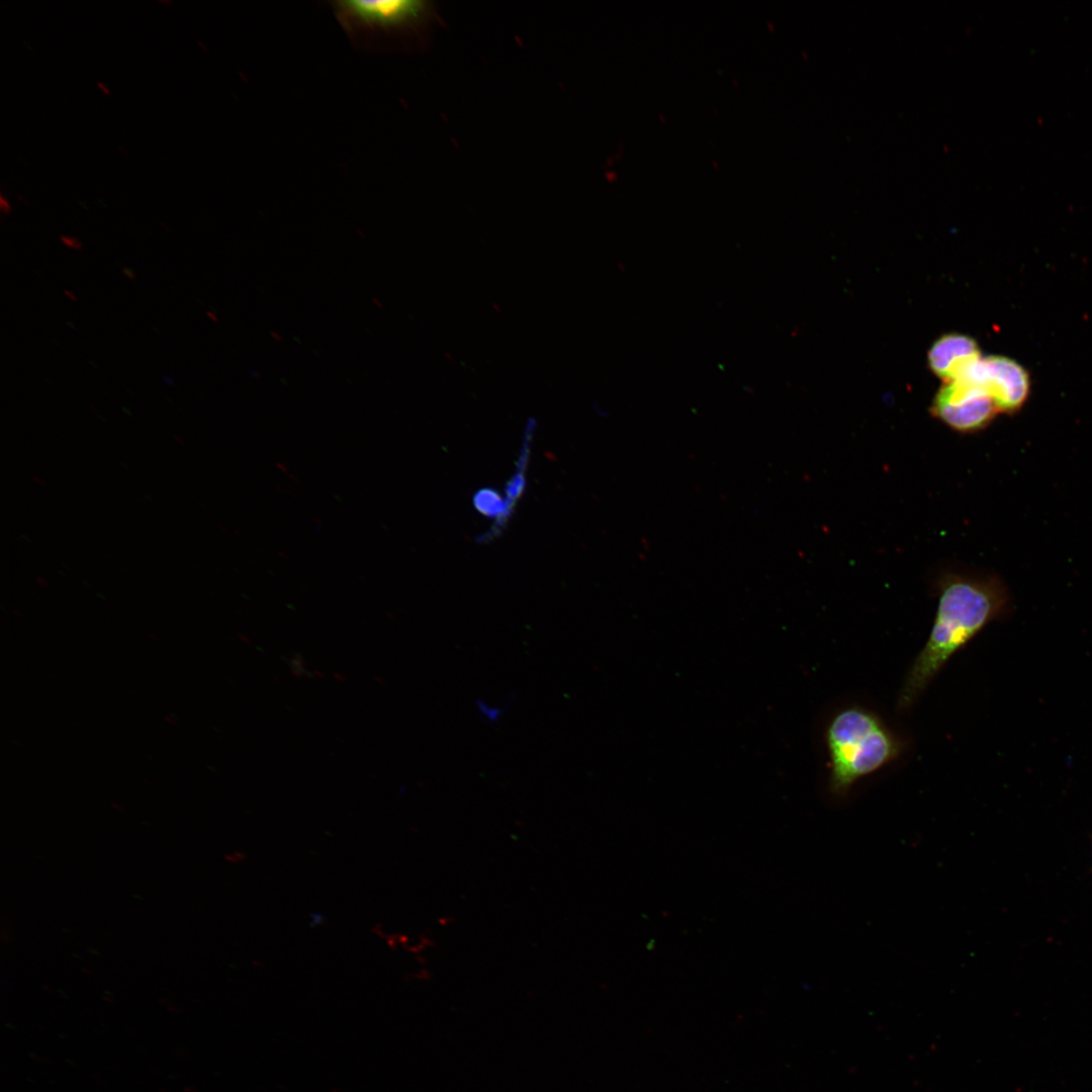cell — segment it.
Segmentation results:
<instances>
[{
	"mask_svg": "<svg viewBox=\"0 0 1092 1092\" xmlns=\"http://www.w3.org/2000/svg\"><path fill=\"white\" fill-rule=\"evenodd\" d=\"M936 590L933 625L900 691V710L909 709L949 658L1010 608L1009 592L994 574L946 571Z\"/></svg>",
	"mask_w": 1092,
	"mask_h": 1092,
	"instance_id": "obj_1",
	"label": "cell"
},
{
	"mask_svg": "<svg viewBox=\"0 0 1092 1092\" xmlns=\"http://www.w3.org/2000/svg\"><path fill=\"white\" fill-rule=\"evenodd\" d=\"M825 741L829 756L828 788L844 798L856 782L898 759L904 742L876 713L860 706L838 711L829 721Z\"/></svg>",
	"mask_w": 1092,
	"mask_h": 1092,
	"instance_id": "obj_2",
	"label": "cell"
},
{
	"mask_svg": "<svg viewBox=\"0 0 1092 1092\" xmlns=\"http://www.w3.org/2000/svg\"><path fill=\"white\" fill-rule=\"evenodd\" d=\"M930 412L960 433L986 428L999 413L994 401L967 374L943 383L932 400Z\"/></svg>",
	"mask_w": 1092,
	"mask_h": 1092,
	"instance_id": "obj_3",
	"label": "cell"
},
{
	"mask_svg": "<svg viewBox=\"0 0 1092 1092\" xmlns=\"http://www.w3.org/2000/svg\"><path fill=\"white\" fill-rule=\"evenodd\" d=\"M341 23L347 30H390L419 21L427 10L420 0L364 1L345 0L334 3Z\"/></svg>",
	"mask_w": 1092,
	"mask_h": 1092,
	"instance_id": "obj_4",
	"label": "cell"
},
{
	"mask_svg": "<svg viewBox=\"0 0 1092 1092\" xmlns=\"http://www.w3.org/2000/svg\"><path fill=\"white\" fill-rule=\"evenodd\" d=\"M964 374L987 393L999 413L1016 412L1026 400L1029 389L1027 373L1007 357L981 358Z\"/></svg>",
	"mask_w": 1092,
	"mask_h": 1092,
	"instance_id": "obj_5",
	"label": "cell"
},
{
	"mask_svg": "<svg viewBox=\"0 0 1092 1092\" xmlns=\"http://www.w3.org/2000/svg\"><path fill=\"white\" fill-rule=\"evenodd\" d=\"M977 342L969 336L945 334L930 347L927 355L930 370L943 382L959 378L981 359Z\"/></svg>",
	"mask_w": 1092,
	"mask_h": 1092,
	"instance_id": "obj_6",
	"label": "cell"
},
{
	"mask_svg": "<svg viewBox=\"0 0 1092 1092\" xmlns=\"http://www.w3.org/2000/svg\"><path fill=\"white\" fill-rule=\"evenodd\" d=\"M473 505L475 509L487 518H495L496 523L492 530L482 536L483 540L486 538H492L493 535L502 531V526L508 521L511 512L508 509L506 498H503L502 494L493 488L485 487L475 492L473 496Z\"/></svg>",
	"mask_w": 1092,
	"mask_h": 1092,
	"instance_id": "obj_7",
	"label": "cell"
},
{
	"mask_svg": "<svg viewBox=\"0 0 1092 1092\" xmlns=\"http://www.w3.org/2000/svg\"><path fill=\"white\" fill-rule=\"evenodd\" d=\"M60 240H61L63 245H65L66 247H68L70 249H73V250H76V251H80V250L83 249V245H82L81 241L76 237L67 236V235H61Z\"/></svg>",
	"mask_w": 1092,
	"mask_h": 1092,
	"instance_id": "obj_8",
	"label": "cell"
},
{
	"mask_svg": "<svg viewBox=\"0 0 1092 1092\" xmlns=\"http://www.w3.org/2000/svg\"><path fill=\"white\" fill-rule=\"evenodd\" d=\"M0 212L2 215L11 213V205L2 192H0Z\"/></svg>",
	"mask_w": 1092,
	"mask_h": 1092,
	"instance_id": "obj_9",
	"label": "cell"
},
{
	"mask_svg": "<svg viewBox=\"0 0 1092 1092\" xmlns=\"http://www.w3.org/2000/svg\"><path fill=\"white\" fill-rule=\"evenodd\" d=\"M96 86L104 95H106V96L110 95V91H109V89H108V87H107V85L105 83H103L101 81H97Z\"/></svg>",
	"mask_w": 1092,
	"mask_h": 1092,
	"instance_id": "obj_10",
	"label": "cell"
},
{
	"mask_svg": "<svg viewBox=\"0 0 1092 1092\" xmlns=\"http://www.w3.org/2000/svg\"><path fill=\"white\" fill-rule=\"evenodd\" d=\"M123 273L127 278H129L131 280L135 278V274H134V272L132 271L131 268H128V267L123 268Z\"/></svg>",
	"mask_w": 1092,
	"mask_h": 1092,
	"instance_id": "obj_11",
	"label": "cell"
},
{
	"mask_svg": "<svg viewBox=\"0 0 1092 1092\" xmlns=\"http://www.w3.org/2000/svg\"><path fill=\"white\" fill-rule=\"evenodd\" d=\"M64 293H65V294H66L67 296H69V297L71 298V300L77 301V296H76V295L74 294V292H73V291H71V290H68V289H65V290H64Z\"/></svg>",
	"mask_w": 1092,
	"mask_h": 1092,
	"instance_id": "obj_12",
	"label": "cell"
},
{
	"mask_svg": "<svg viewBox=\"0 0 1092 1092\" xmlns=\"http://www.w3.org/2000/svg\"><path fill=\"white\" fill-rule=\"evenodd\" d=\"M117 150H118V151H119V152L121 153V155H122V156H124V157H128V156H129V155H128V153H127V152L125 151V149L123 148V146H121V145H118V146H117Z\"/></svg>",
	"mask_w": 1092,
	"mask_h": 1092,
	"instance_id": "obj_13",
	"label": "cell"
},
{
	"mask_svg": "<svg viewBox=\"0 0 1092 1092\" xmlns=\"http://www.w3.org/2000/svg\"><path fill=\"white\" fill-rule=\"evenodd\" d=\"M17 199L19 201H21V203H24L25 205H28V201H27L26 197L23 196V194H17Z\"/></svg>",
	"mask_w": 1092,
	"mask_h": 1092,
	"instance_id": "obj_14",
	"label": "cell"
},
{
	"mask_svg": "<svg viewBox=\"0 0 1092 1092\" xmlns=\"http://www.w3.org/2000/svg\"><path fill=\"white\" fill-rule=\"evenodd\" d=\"M160 225H161V228H163V229H164V230H165L166 232H169V231H170V228H168V224H167V223H166V222H165L164 220L160 221Z\"/></svg>",
	"mask_w": 1092,
	"mask_h": 1092,
	"instance_id": "obj_15",
	"label": "cell"
},
{
	"mask_svg": "<svg viewBox=\"0 0 1092 1092\" xmlns=\"http://www.w3.org/2000/svg\"><path fill=\"white\" fill-rule=\"evenodd\" d=\"M157 2L160 4H172L171 0H157Z\"/></svg>",
	"mask_w": 1092,
	"mask_h": 1092,
	"instance_id": "obj_16",
	"label": "cell"
}]
</instances>
